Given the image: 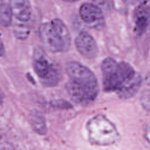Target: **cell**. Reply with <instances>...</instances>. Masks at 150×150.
Wrapping results in <instances>:
<instances>
[{"label":"cell","mask_w":150,"mask_h":150,"mask_svg":"<svg viewBox=\"0 0 150 150\" xmlns=\"http://www.w3.org/2000/svg\"><path fill=\"white\" fill-rule=\"evenodd\" d=\"M142 79L139 75L137 74L132 80L122 87L117 93L118 96L124 99L129 98L134 96L141 87Z\"/></svg>","instance_id":"11"},{"label":"cell","mask_w":150,"mask_h":150,"mask_svg":"<svg viewBox=\"0 0 150 150\" xmlns=\"http://www.w3.org/2000/svg\"><path fill=\"white\" fill-rule=\"evenodd\" d=\"M12 16L9 4L0 0V25L4 27L10 26L12 22Z\"/></svg>","instance_id":"13"},{"label":"cell","mask_w":150,"mask_h":150,"mask_svg":"<svg viewBox=\"0 0 150 150\" xmlns=\"http://www.w3.org/2000/svg\"><path fill=\"white\" fill-rule=\"evenodd\" d=\"M135 30L138 36H141L150 23V7L146 4H140L134 12Z\"/></svg>","instance_id":"7"},{"label":"cell","mask_w":150,"mask_h":150,"mask_svg":"<svg viewBox=\"0 0 150 150\" xmlns=\"http://www.w3.org/2000/svg\"><path fill=\"white\" fill-rule=\"evenodd\" d=\"M51 64L41 52L39 51L35 52L33 61V67L36 74L41 79H44L48 74Z\"/></svg>","instance_id":"10"},{"label":"cell","mask_w":150,"mask_h":150,"mask_svg":"<svg viewBox=\"0 0 150 150\" xmlns=\"http://www.w3.org/2000/svg\"><path fill=\"white\" fill-rule=\"evenodd\" d=\"M51 23L59 33L65 45L66 49L68 50L70 45L71 39L70 33L67 27L62 20L58 18H55L53 19L51 21Z\"/></svg>","instance_id":"12"},{"label":"cell","mask_w":150,"mask_h":150,"mask_svg":"<svg viewBox=\"0 0 150 150\" xmlns=\"http://www.w3.org/2000/svg\"><path fill=\"white\" fill-rule=\"evenodd\" d=\"M149 0H137L138 2H139L140 4H146Z\"/></svg>","instance_id":"23"},{"label":"cell","mask_w":150,"mask_h":150,"mask_svg":"<svg viewBox=\"0 0 150 150\" xmlns=\"http://www.w3.org/2000/svg\"><path fill=\"white\" fill-rule=\"evenodd\" d=\"M39 36L44 46L51 52H61L67 50L65 45L52 23L45 22L39 28Z\"/></svg>","instance_id":"3"},{"label":"cell","mask_w":150,"mask_h":150,"mask_svg":"<svg viewBox=\"0 0 150 150\" xmlns=\"http://www.w3.org/2000/svg\"><path fill=\"white\" fill-rule=\"evenodd\" d=\"M74 44L78 52L86 58H94L98 54V49L96 40L85 31L79 33L75 39Z\"/></svg>","instance_id":"6"},{"label":"cell","mask_w":150,"mask_h":150,"mask_svg":"<svg viewBox=\"0 0 150 150\" xmlns=\"http://www.w3.org/2000/svg\"><path fill=\"white\" fill-rule=\"evenodd\" d=\"M93 4L98 7L102 11L109 12L114 7V0H92Z\"/></svg>","instance_id":"16"},{"label":"cell","mask_w":150,"mask_h":150,"mask_svg":"<svg viewBox=\"0 0 150 150\" xmlns=\"http://www.w3.org/2000/svg\"><path fill=\"white\" fill-rule=\"evenodd\" d=\"M4 54H5V47L0 36V57L3 56Z\"/></svg>","instance_id":"19"},{"label":"cell","mask_w":150,"mask_h":150,"mask_svg":"<svg viewBox=\"0 0 150 150\" xmlns=\"http://www.w3.org/2000/svg\"><path fill=\"white\" fill-rule=\"evenodd\" d=\"M81 19L90 26L101 28L104 23V18L103 11L93 3H84L79 9Z\"/></svg>","instance_id":"5"},{"label":"cell","mask_w":150,"mask_h":150,"mask_svg":"<svg viewBox=\"0 0 150 150\" xmlns=\"http://www.w3.org/2000/svg\"><path fill=\"white\" fill-rule=\"evenodd\" d=\"M146 82L147 84L150 85V73H149L146 77Z\"/></svg>","instance_id":"22"},{"label":"cell","mask_w":150,"mask_h":150,"mask_svg":"<svg viewBox=\"0 0 150 150\" xmlns=\"http://www.w3.org/2000/svg\"><path fill=\"white\" fill-rule=\"evenodd\" d=\"M124 4L127 5H134L137 1V0H121Z\"/></svg>","instance_id":"20"},{"label":"cell","mask_w":150,"mask_h":150,"mask_svg":"<svg viewBox=\"0 0 150 150\" xmlns=\"http://www.w3.org/2000/svg\"><path fill=\"white\" fill-rule=\"evenodd\" d=\"M29 121L33 130L42 135L47 132L46 119L42 112L38 110H32L29 113Z\"/></svg>","instance_id":"9"},{"label":"cell","mask_w":150,"mask_h":150,"mask_svg":"<svg viewBox=\"0 0 150 150\" xmlns=\"http://www.w3.org/2000/svg\"><path fill=\"white\" fill-rule=\"evenodd\" d=\"M62 1H64V2H74L78 1L79 0H62Z\"/></svg>","instance_id":"24"},{"label":"cell","mask_w":150,"mask_h":150,"mask_svg":"<svg viewBox=\"0 0 150 150\" xmlns=\"http://www.w3.org/2000/svg\"><path fill=\"white\" fill-rule=\"evenodd\" d=\"M50 104L52 107L62 110H68L73 108V105L64 99H56L50 101Z\"/></svg>","instance_id":"17"},{"label":"cell","mask_w":150,"mask_h":150,"mask_svg":"<svg viewBox=\"0 0 150 150\" xmlns=\"http://www.w3.org/2000/svg\"><path fill=\"white\" fill-rule=\"evenodd\" d=\"M3 102H4V95L0 89V104H2Z\"/></svg>","instance_id":"21"},{"label":"cell","mask_w":150,"mask_h":150,"mask_svg":"<svg viewBox=\"0 0 150 150\" xmlns=\"http://www.w3.org/2000/svg\"><path fill=\"white\" fill-rule=\"evenodd\" d=\"M141 104L146 111H150V90H144L141 96Z\"/></svg>","instance_id":"18"},{"label":"cell","mask_w":150,"mask_h":150,"mask_svg":"<svg viewBox=\"0 0 150 150\" xmlns=\"http://www.w3.org/2000/svg\"><path fill=\"white\" fill-rule=\"evenodd\" d=\"M13 16L18 21L28 22L32 16V7L29 0H9Z\"/></svg>","instance_id":"8"},{"label":"cell","mask_w":150,"mask_h":150,"mask_svg":"<svg viewBox=\"0 0 150 150\" xmlns=\"http://www.w3.org/2000/svg\"><path fill=\"white\" fill-rule=\"evenodd\" d=\"M103 88L105 91H118L137 75L134 68L128 63L117 62L107 57L101 64Z\"/></svg>","instance_id":"1"},{"label":"cell","mask_w":150,"mask_h":150,"mask_svg":"<svg viewBox=\"0 0 150 150\" xmlns=\"http://www.w3.org/2000/svg\"><path fill=\"white\" fill-rule=\"evenodd\" d=\"M13 26V33L16 38L19 40L26 39L30 33V29L23 22L19 21Z\"/></svg>","instance_id":"15"},{"label":"cell","mask_w":150,"mask_h":150,"mask_svg":"<svg viewBox=\"0 0 150 150\" xmlns=\"http://www.w3.org/2000/svg\"><path fill=\"white\" fill-rule=\"evenodd\" d=\"M65 88L71 99L81 105L91 103L98 93V86L81 84L70 79L66 84Z\"/></svg>","instance_id":"2"},{"label":"cell","mask_w":150,"mask_h":150,"mask_svg":"<svg viewBox=\"0 0 150 150\" xmlns=\"http://www.w3.org/2000/svg\"><path fill=\"white\" fill-rule=\"evenodd\" d=\"M61 78L60 70L54 64H51V67L48 74L42 79V83L47 87H53L58 84Z\"/></svg>","instance_id":"14"},{"label":"cell","mask_w":150,"mask_h":150,"mask_svg":"<svg viewBox=\"0 0 150 150\" xmlns=\"http://www.w3.org/2000/svg\"><path fill=\"white\" fill-rule=\"evenodd\" d=\"M66 71L70 80L89 86H98L95 74L88 67L75 61L66 64Z\"/></svg>","instance_id":"4"}]
</instances>
